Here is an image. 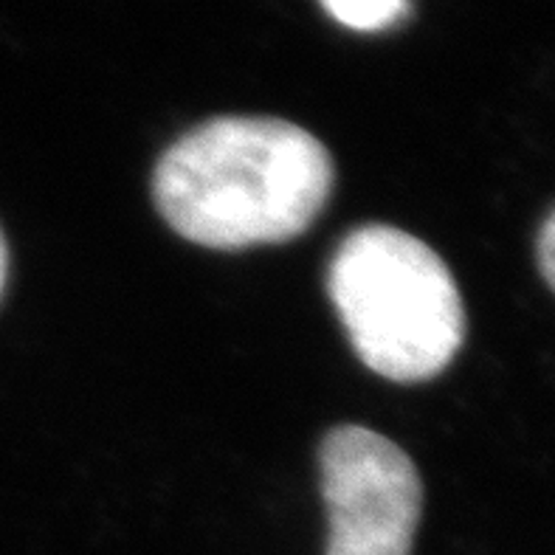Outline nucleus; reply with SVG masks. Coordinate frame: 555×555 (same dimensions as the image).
I'll use <instances>...</instances> for the list:
<instances>
[{
    "label": "nucleus",
    "mask_w": 555,
    "mask_h": 555,
    "mask_svg": "<svg viewBox=\"0 0 555 555\" xmlns=\"http://www.w3.org/2000/svg\"><path fill=\"white\" fill-rule=\"evenodd\" d=\"M333 181L331 153L305 127L271 116H223L197 125L162 155L153 195L181 237L240 251L308 232Z\"/></svg>",
    "instance_id": "1"
},
{
    "label": "nucleus",
    "mask_w": 555,
    "mask_h": 555,
    "mask_svg": "<svg viewBox=\"0 0 555 555\" xmlns=\"http://www.w3.org/2000/svg\"><path fill=\"white\" fill-rule=\"evenodd\" d=\"M327 294L356 356L389 380L435 378L463 347L465 308L449 266L395 225H361L341 240Z\"/></svg>",
    "instance_id": "2"
},
{
    "label": "nucleus",
    "mask_w": 555,
    "mask_h": 555,
    "mask_svg": "<svg viewBox=\"0 0 555 555\" xmlns=\"http://www.w3.org/2000/svg\"><path fill=\"white\" fill-rule=\"evenodd\" d=\"M327 555H412L423 511L415 463L389 437L338 426L324 437Z\"/></svg>",
    "instance_id": "3"
},
{
    "label": "nucleus",
    "mask_w": 555,
    "mask_h": 555,
    "mask_svg": "<svg viewBox=\"0 0 555 555\" xmlns=\"http://www.w3.org/2000/svg\"><path fill=\"white\" fill-rule=\"evenodd\" d=\"M412 0H322L324 12L352 31H387L409 14Z\"/></svg>",
    "instance_id": "4"
},
{
    "label": "nucleus",
    "mask_w": 555,
    "mask_h": 555,
    "mask_svg": "<svg viewBox=\"0 0 555 555\" xmlns=\"http://www.w3.org/2000/svg\"><path fill=\"white\" fill-rule=\"evenodd\" d=\"M539 268H542L544 280L555 291V211L547 218L539 237Z\"/></svg>",
    "instance_id": "5"
},
{
    "label": "nucleus",
    "mask_w": 555,
    "mask_h": 555,
    "mask_svg": "<svg viewBox=\"0 0 555 555\" xmlns=\"http://www.w3.org/2000/svg\"><path fill=\"white\" fill-rule=\"evenodd\" d=\"M7 271H9V251H7L3 232H0V294H3V285H7Z\"/></svg>",
    "instance_id": "6"
}]
</instances>
